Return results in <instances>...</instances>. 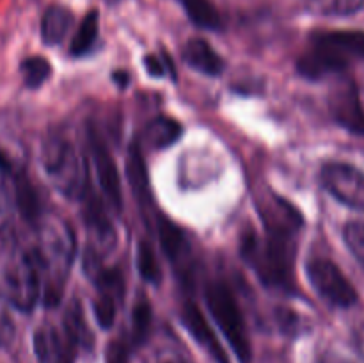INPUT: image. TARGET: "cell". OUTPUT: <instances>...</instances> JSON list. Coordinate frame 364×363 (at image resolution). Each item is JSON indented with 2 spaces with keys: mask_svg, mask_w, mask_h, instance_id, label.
<instances>
[{
  "mask_svg": "<svg viewBox=\"0 0 364 363\" xmlns=\"http://www.w3.org/2000/svg\"><path fill=\"white\" fill-rule=\"evenodd\" d=\"M240 253L263 285L281 292L294 290L295 235L267 230L259 237L255 230L242 235Z\"/></svg>",
  "mask_w": 364,
  "mask_h": 363,
  "instance_id": "cell-1",
  "label": "cell"
},
{
  "mask_svg": "<svg viewBox=\"0 0 364 363\" xmlns=\"http://www.w3.org/2000/svg\"><path fill=\"white\" fill-rule=\"evenodd\" d=\"M43 167L53 187L70 199L84 198L87 166L82 153L68 139L53 135L43 146Z\"/></svg>",
  "mask_w": 364,
  "mask_h": 363,
  "instance_id": "cell-2",
  "label": "cell"
},
{
  "mask_svg": "<svg viewBox=\"0 0 364 363\" xmlns=\"http://www.w3.org/2000/svg\"><path fill=\"white\" fill-rule=\"evenodd\" d=\"M205 299L213 320L224 333L228 344L231 345L240 363H251L252 349L251 342H249L247 326H245L244 315H242L240 306H238L231 288L226 283L213 281L206 287Z\"/></svg>",
  "mask_w": 364,
  "mask_h": 363,
  "instance_id": "cell-3",
  "label": "cell"
},
{
  "mask_svg": "<svg viewBox=\"0 0 364 363\" xmlns=\"http://www.w3.org/2000/svg\"><path fill=\"white\" fill-rule=\"evenodd\" d=\"M7 299L20 312H31L43 294V269L38 251H27L9 265L6 274Z\"/></svg>",
  "mask_w": 364,
  "mask_h": 363,
  "instance_id": "cell-4",
  "label": "cell"
},
{
  "mask_svg": "<svg viewBox=\"0 0 364 363\" xmlns=\"http://www.w3.org/2000/svg\"><path fill=\"white\" fill-rule=\"evenodd\" d=\"M316 294L336 308H350L358 302V292L340 267L327 258H313L306 267Z\"/></svg>",
  "mask_w": 364,
  "mask_h": 363,
  "instance_id": "cell-5",
  "label": "cell"
},
{
  "mask_svg": "<svg viewBox=\"0 0 364 363\" xmlns=\"http://www.w3.org/2000/svg\"><path fill=\"white\" fill-rule=\"evenodd\" d=\"M322 184L338 201L364 212V173L345 162H329L322 167Z\"/></svg>",
  "mask_w": 364,
  "mask_h": 363,
  "instance_id": "cell-6",
  "label": "cell"
},
{
  "mask_svg": "<svg viewBox=\"0 0 364 363\" xmlns=\"http://www.w3.org/2000/svg\"><path fill=\"white\" fill-rule=\"evenodd\" d=\"M89 144H91L92 162H95L96 174H98L100 187L105 192L110 206L116 212H119L121 206H123V192H121V178L116 166V160H114L112 153H110L105 141L92 128L89 132Z\"/></svg>",
  "mask_w": 364,
  "mask_h": 363,
  "instance_id": "cell-7",
  "label": "cell"
},
{
  "mask_svg": "<svg viewBox=\"0 0 364 363\" xmlns=\"http://www.w3.org/2000/svg\"><path fill=\"white\" fill-rule=\"evenodd\" d=\"M329 105L331 114L341 127L354 134L364 135V109L354 82H340L331 93Z\"/></svg>",
  "mask_w": 364,
  "mask_h": 363,
  "instance_id": "cell-8",
  "label": "cell"
},
{
  "mask_svg": "<svg viewBox=\"0 0 364 363\" xmlns=\"http://www.w3.org/2000/svg\"><path fill=\"white\" fill-rule=\"evenodd\" d=\"M0 171H2V174L9 180L11 187H13L14 203H16L21 217L28 221V223H36L39 216H41V201H39V196L36 192L34 185H32L31 178L27 177L23 169L14 166L4 155H0Z\"/></svg>",
  "mask_w": 364,
  "mask_h": 363,
  "instance_id": "cell-9",
  "label": "cell"
},
{
  "mask_svg": "<svg viewBox=\"0 0 364 363\" xmlns=\"http://www.w3.org/2000/svg\"><path fill=\"white\" fill-rule=\"evenodd\" d=\"M313 45L322 46L345 68L364 59V31H326L313 34Z\"/></svg>",
  "mask_w": 364,
  "mask_h": 363,
  "instance_id": "cell-10",
  "label": "cell"
},
{
  "mask_svg": "<svg viewBox=\"0 0 364 363\" xmlns=\"http://www.w3.org/2000/svg\"><path fill=\"white\" fill-rule=\"evenodd\" d=\"M181 322H183L185 330L191 333V337L201 345L206 351V354L212 356L217 363H230L228 352L224 351L223 344L217 338L215 331L210 327L208 320H206L205 313L199 310L196 302H185L181 308Z\"/></svg>",
  "mask_w": 364,
  "mask_h": 363,
  "instance_id": "cell-11",
  "label": "cell"
},
{
  "mask_svg": "<svg viewBox=\"0 0 364 363\" xmlns=\"http://www.w3.org/2000/svg\"><path fill=\"white\" fill-rule=\"evenodd\" d=\"M77 345L57 327L43 326L34 333V352L41 363H75Z\"/></svg>",
  "mask_w": 364,
  "mask_h": 363,
  "instance_id": "cell-12",
  "label": "cell"
},
{
  "mask_svg": "<svg viewBox=\"0 0 364 363\" xmlns=\"http://www.w3.org/2000/svg\"><path fill=\"white\" fill-rule=\"evenodd\" d=\"M259 216L265 223V230L269 231L297 235V231L302 228V216L299 210L279 196L265 199V203L259 205Z\"/></svg>",
  "mask_w": 364,
  "mask_h": 363,
  "instance_id": "cell-13",
  "label": "cell"
},
{
  "mask_svg": "<svg viewBox=\"0 0 364 363\" xmlns=\"http://www.w3.org/2000/svg\"><path fill=\"white\" fill-rule=\"evenodd\" d=\"M85 223H87L89 235L91 241L96 244V253L109 251L116 244V231H114L112 223H110L109 216L103 210L102 201L98 198H91L85 205Z\"/></svg>",
  "mask_w": 364,
  "mask_h": 363,
  "instance_id": "cell-14",
  "label": "cell"
},
{
  "mask_svg": "<svg viewBox=\"0 0 364 363\" xmlns=\"http://www.w3.org/2000/svg\"><path fill=\"white\" fill-rule=\"evenodd\" d=\"M183 59L191 68H194L199 73H205L208 77H217L223 73L224 60L215 52L208 41L201 38L188 39L183 45Z\"/></svg>",
  "mask_w": 364,
  "mask_h": 363,
  "instance_id": "cell-15",
  "label": "cell"
},
{
  "mask_svg": "<svg viewBox=\"0 0 364 363\" xmlns=\"http://www.w3.org/2000/svg\"><path fill=\"white\" fill-rule=\"evenodd\" d=\"M156 231H159L160 246H162L167 258L174 265H185L191 253H188V242L181 228L176 226L171 219H167L166 216H160L159 214L156 216Z\"/></svg>",
  "mask_w": 364,
  "mask_h": 363,
  "instance_id": "cell-16",
  "label": "cell"
},
{
  "mask_svg": "<svg viewBox=\"0 0 364 363\" xmlns=\"http://www.w3.org/2000/svg\"><path fill=\"white\" fill-rule=\"evenodd\" d=\"M127 177H128V182H130L132 191H134L135 199L139 201V205L142 206L151 205V189H149L148 169H146L142 149L137 142L132 144L130 152H128Z\"/></svg>",
  "mask_w": 364,
  "mask_h": 363,
  "instance_id": "cell-17",
  "label": "cell"
},
{
  "mask_svg": "<svg viewBox=\"0 0 364 363\" xmlns=\"http://www.w3.org/2000/svg\"><path fill=\"white\" fill-rule=\"evenodd\" d=\"M183 134V127L178 120L169 116H159L146 127L142 134V142L149 149H164L173 146Z\"/></svg>",
  "mask_w": 364,
  "mask_h": 363,
  "instance_id": "cell-18",
  "label": "cell"
},
{
  "mask_svg": "<svg viewBox=\"0 0 364 363\" xmlns=\"http://www.w3.org/2000/svg\"><path fill=\"white\" fill-rule=\"evenodd\" d=\"M73 25V14L64 6H50L41 20V38L45 45H59Z\"/></svg>",
  "mask_w": 364,
  "mask_h": 363,
  "instance_id": "cell-19",
  "label": "cell"
},
{
  "mask_svg": "<svg viewBox=\"0 0 364 363\" xmlns=\"http://www.w3.org/2000/svg\"><path fill=\"white\" fill-rule=\"evenodd\" d=\"M64 333L77 347L78 345L89 347L92 344V333L87 326V320H85L84 310L77 299L70 302L66 313H64Z\"/></svg>",
  "mask_w": 364,
  "mask_h": 363,
  "instance_id": "cell-20",
  "label": "cell"
},
{
  "mask_svg": "<svg viewBox=\"0 0 364 363\" xmlns=\"http://www.w3.org/2000/svg\"><path fill=\"white\" fill-rule=\"evenodd\" d=\"M187 16L192 23L206 31H217L223 25L219 9L213 6L212 0H181Z\"/></svg>",
  "mask_w": 364,
  "mask_h": 363,
  "instance_id": "cell-21",
  "label": "cell"
},
{
  "mask_svg": "<svg viewBox=\"0 0 364 363\" xmlns=\"http://www.w3.org/2000/svg\"><path fill=\"white\" fill-rule=\"evenodd\" d=\"M98 11H89L84 16L82 23L78 25L73 39H71L70 52L73 57H82L95 46L96 38H98Z\"/></svg>",
  "mask_w": 364,
  "mask_h": 363,
  "instance_id": "cell-22",
  "label": "cell"
},
{
  "mask_svg": "<svg viewBox=\"0 0 364 363\" xmlns=\"http://www.w3.org/2000/svg\"><path fill=\"white\" fill-rule=\"evenodd\" d=\"M20 71L23 75V82L28 89H38L45 84L52 75V64L41 56H32L21 60Z\"/></svg>",
  "mask_w": 364,
  "mask_h": 363,
  "instance_id": "cell-23",
  "label": "cell"
},
{
  "mask_svg": "<svg viewBox=\"0 0 364 363\" xmlns=\"http://www.w3.org/2000/svg\"><path fill=\"white\" fill-rule=\"evenodd\" d=\"M137 267L141 276L144 278L148 283L159 285L162 280V269H160L159 258L153 249V246L148 241H142L137 246Z\"/></svg>",
  "mask_w": 364,
  "mask_h": 363,
  "instance_id": "cell-24",
  "label": "cell"
},
{
  "mask_svg": "<svg viewBox=\"0 0 364 363\" xmlns=\"http://www.w3.org/2000/svg\"><path fill=\"white\" fill-rule=\"evenodd\" d=\"M151 320L153 313L148 299H137L134 312H132V333H134L135 344H141L148 338L149 330H151Z\"/></svg>",
  "mask_w": 364,
  "mask_h": 363,
  "instance_id": "cell-25",
  "label": "cell"
},
{
  "mask_svg": "<svg viewBox=\"0 0 364 363\" xmlns=\"http://www.w3.org/2000/svg\"><path fill=\"white\" fill-rule=\"evenodd\" d=\"M364 0H311V7L320 14L329 16H345L363 7Z\"/></svg>",
  "mask_w": 364,
  "mask_h": 363,
  "instance_id": "cell-26",
  "label": "cell"
},
{
  "mask_svg": "<svg viewBox=\"0 0 364 363\" xmlns=\"http://www.w3.org/2000/svg\"><path fill=\"white\" fill-rule=\"evenodd\" d=\"M343 238L347 248L355 256L359 263L364 267V223L363 221H352L345 226Z\"/></svg>",
  "mask_w": 364,
  "mask_h": 363,
  "instance_id": "cell-27",
  "label": "cell"
},
{
  "mask_svg": "<svg viewBox=\"0 0 364 363\" xmlns=\"http://www.w3.org/2000/svg\"><path fill=\"white\" fill-rule=\"evenodd\" d=\"M116 310H117V299L112 298V295L100 292V295L95 301V315H96V320H98V324L103 327V330L112 327L114 320H116Z\"/></svg>",
  "mask_w": 364,
  "mask_h": 363,
  "instance_id": "cell-28",
  "label": "cell"
},
{
  "mask_svg": "<svg viewBox=\"0 0 364 363\" xmlns=\"http://www.w3.org/2000/svg\"><path fill=\"white\" fill-rule=\"evenodd\" d=\"M151 363H192L183 351L173 345H164L156 349L151 356Z\"/></svg>",
  "mask_w": 364,
  "mask_h": 363,
  "instance_id": "cell-29",
  "label": "cell"
},
{
  "mask_svg": "<svg viewBox=\"0 0 364 363\" xmlns=\"http://www.w3.org/2000/svg\"><path fill=\"white\" fill-rule=\"evenodd\" d=\"M14 337V324L11 319V313L7 310L6 301L0 298V345H6L13 340Z\"/></svg>",
  "mask_w": 364,
  "mask_h": 363,
  "instance_id": "cell-30",
  "label": "cell"
},
{
  "mask_svg": "<svg viewBox=\"0 0 364 363\" xmlns=\"http://www.w3.org/2000/svg\"><path fill=\"white\" fill-rule=\"evenodd\" d=\"M277 320H279V326L283 327L284 333H291V335H297L299 333V327H301V319H299L297 313L290 312L287 308H281L277 312Z\"/></svg>",
  "mask_w": 364,
  "mask_h": 363,
  "instance_id": "cell-31",
  "label": "cell"
},
{
  "mask_svg": "<svg viewBox=\"0 0 364 363\" xmlns=\"http://www.w3.org/2000/svg\"><path fill=\"white\" fill-rule=\"evenodd\" d=\"M144 66L151 77H166V64H164L159 57L153 56V53H148V56L144 57Z\"/></svg>",
  "mask_w": 364,
  "mask_h": 363,
  "instance_id": "cell-32",
  "label": "cell"
},
{
  "mask_svg": "<svg viewBox=\"0 0 364 363\" xmlns=\"http://www.w3.org/2000/svg\"><path fill=\"white\" fill-rule=\"evenodd\" d=\"M107 363H127V352L119 344H112L109 347Z\"/></svg>",
  "mask_w": 364,
  "mask_h": 363,
  "instance_id": "cell-33",
  "label": "cell"
},
{
  "mask_svg": "<svg viewBox=\"0 0 364 363\" xmlns=\"http://www.w3.org/2000/svg\"><path fill=\"white\" fill-rule=\"evenodd\" d=\"M354 345H355V351H358V354L361 356L363 362H364V324H363V326H359L358 330H355Z\"/></svg>",
  "mask_w": 364,
  "mask_h": 363,
  "instance_id": "cell-34",
  "label": "cell"
},
{
  "mask_svg": "<svg viewBox=\"0 0 364 363\" xmlns=\"http://www.w3.org/2000/svg\"><path fill=\"white\" fill-rule=\"evenodd\" d=\"M320 363H352L350 359L343 358L341 354H338V352H333V351H327L326 354L320 358Z\"/></svg>",
  "mask_w": 364,
  "mask_h": 363,
  "instance_id": "cell-35",
  "label": "cell"
},
{
  "mask_svg": "<svg viewBox=\"0 0 364 363\" xmlns=\"http://www.w3.org/2000/svg\"><path fill=\"white\" fill-rule=\"evenodd\" d=\"M112 78L117 82V84L121 85V88H124V85L128 84V82H127L128 80V75L124 73V71H116V73L112 75Z\"/></svg>",
  "mask_w": 364,
  "mask_h": 363,
  "instance_id": "cell-36",
  "label": "cell"
}]
</instances>
